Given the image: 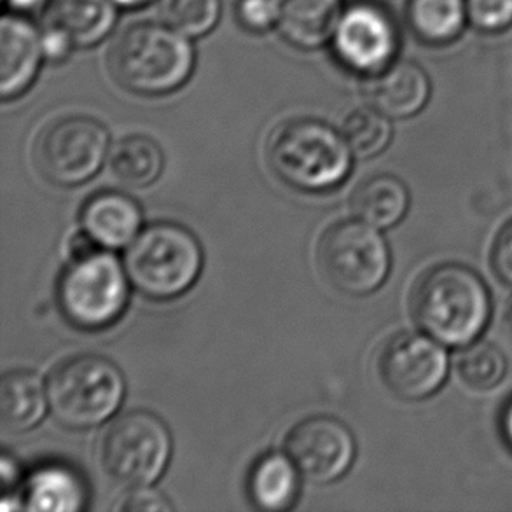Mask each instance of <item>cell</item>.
I'll list each match as a JSON object with an SVG mask.
<instances>
[{
	"label": "cell",
	"mask_w": 512,
	"mask_h": 512,
	"mask_svg": "<svg viewBox=\"0 0 512 512\" xmlns=\"http://www.w3.org/2000/svg\"><path fill=\"white\" fill-rule=\"evenodd\" d=\"M502 324H504V331H506L507 338L512 341V298L509 299L506 310H504V319H502Z\"/></svg>",
	"instance_id": "e575fe53"
},
{
	"label": "cell",
	"mask_w": 512,
	"mask_h": 512,
	"mask_svg": "<svg viewBox=\"0 0 512 512\" xmlns=\"http://www.w3.org/2000/svg\"><path fill=\"white\" fill-rule=\"evenodd\" d=\"M86 506V486L74 469L46 464L28 478L25 507L28 511L76 512Z\"/></svg>",
	"instance_id": "d6986e66"
},
{
	"label": "cell",
	"mask_w": 512,
	"mask_h": 512,
	"mask_svg": "<svg viewBox=\"0 0 512 512\" xmlns=\"http://www.w3.org/2000/svg\"><path fill=\"white\" fill-rule=\"evenodd\" d=\"M416 324L448 348L476 343L492 317V294L476 271L441 264L416 282L411 294Z\"/></svg>",
	"instance_id": "6da1fadb"
},
{
	"label": "cell",
	"mask_w": 512,
	"mask_h": 512,
	"mask_svg": "<svg viewBox=\"0 0 512 512\" xmlns=\"http://www.w3.org/2000/svg\"><path fill=\"white\" fill-rule=\"evenodd\" d=\"M343 0H278L280 35L303 51L326 46L343 13Z\"/></svg>",
	"instance_id": "2e32d148"
},
{
	"label": "cell",
	"mask_w": 512,
	"mask_h": 512,
	"mask_svg": "<svg viewBox=\"0 0 512 512\" xmlns=\"http://www.w3.org/2000/svg\"><path fill=\"white\" fill-rule=\"evenodd\" d=\"M121 511H170L172 506L168 504L161 493L154 492L147 486H137L132 493L123 497L119 504Z\"/></svg>",
	"instance_id": "f546056e"
},
{
	"label": "cell",
	"mask_w": 512,
	"mask_h": 512,
	"mask_svg": "<svg viewBox=\"0 0 512 512\" xmlns=\"http://www.w3.org/2000/svg\"><path fill=\"white\" fill-rule=\"evenodd\" d=\"M172 455L167 425L147 411H130L112 423L102 443L105 471L121 485L149 486L161 478Z\"/></svg>",
	"instance_id": "ba28073f"
},
{
	"label": "cell",
	"mask_w": 512,
	"mask_h": 512,
	"mask_svg": "<svg viewBox=\"0 0 512 512\" xmlns=\"http://www.w3.org/2000/svg\"><path fill=\"white\" fill-rule=\"evenodd\" d=\"M268 160L285 184L306 193L331 191L352 172V149L343 133L319 119H291L275 128Z\"/></svg>",
	"instance_id": "3957f363"
},
{
	"label": "cell",
	"mask_w": 512,
	"mask_h": 512,
	"mask_svg": "<svg viewBox=\"0 0 512 512\" xmlns=\"http://www.w3.org/2000/svg\"><path fill=\"white\" fill-rule=\"evenodd\" d=\"M116 21L118 4L114 0H48L42 25L62 30L76 49H88L104 42Z\"/></svg>",
	"instance_id": "9a60e30c"
},
{
	"label": "cell",
	"mask_w": 512,
	"mask_h": 512,
	"mask_svg": "<svg viewBox=\"0 0 512 512\" xmlns=\"http://www.w3.org/2000/svg\"><path fill=\"white\" fill-rule=\"evenodd\" d=\"M500 432L504 437V443L512 451V397L504 404L502 413H500Z\"/></svg>",
	"instance_id": "1f68e13d"
},
{
	"label": "cell",
	"mask_w": 512,
	"mask_h": 512,
	"mask_svg": "<svg viewBox=\"0 0 512 512\" xmlns=\"http://www.w3.org/2000/svg\"><path fill=\"white\" fill-rule=\"evenodd\" d=\"M450 359L443 343L429 334L401 333L380 353V376L402 401H423L443 387Z\"/></svg>",
	"instance_id": "8fae6325"
},
{
	"label": "cell",
	"mask_w": 512,
	"mask_h": 512,
	"mask_svg": "<svg viewBox=\"0 0 512 512\" xmlns=\"http://www.w3.org/2000/svg\"><path fill=\"white\" fill-rule=\"evenodd\" d=\"M83 228L105 249H121L135 240L142 214L128 194L102 191L86 201L81 214Z\"/></svg>",
	"instance_id": "e0dca14e"
},
{
	"label": "cell",
	"mask_w": 512,
	"mask_h": 512,
	"mask_svg": "<svg viewBox=\"0 0 512 512\" xmlns=\"http://www.w3.org/2000/svg\"><path fill=\"white\" fill-rule=\"evenodd\" d=\"M331 46L346 70L371 79L397 60L401 28L378 0H353L341 13Z\"/></svg>",
	"instance_id": "30bf717a"
},
{
	"label": "cell",
	"mask_w": 512,
	"mask_h": 512,
	"mask_svg": "<svg viewBox=\"0 0 512 512\" xmlns=\"http://www.w3.org/2000/svg\"><path fill=\"white\" fill-rule=\"evenodd\" d=\"M128 301V282L118 259L93 249L70 257L58 282V305L72 326L98 331L123 315Z\"/></svg>",
	"instance_id": "8992f818"
},
{
	"label": "cell",
	"mask_w": 512,
	"mask_h": 512,
	"mask_svg": "<svg viewBox=\"0 0 512 512\" xmlns=\"http://www.w3.org/2000/svg\"><path fill=\"white\" fill-rule=\"evenodd\" d=\"M125 397L119 367L100 355H76L49 374L48 399L58 422L70 429L102 425L118 411Z\"/></svg>",
	"instance_id": "5b68a950"
},
{
	"label": "cell",
	"mask_w": 512,
	"mask_h": 512,
	"mask_svg": "<svg viewBox=\"0 0 512 512\" xmlns=\"http://www.w3.org/2000/svg\"><path fill=\"white\" fill-rule=\"evenodd\" d=\"M42 2H48V0H7V4L13 7L14 13L21 14L41 6Z\"/></svg>",
	"instance_id": "836d02e7"
},
{
	"label": "cell",
	"mask_w": 512,
	"mask_h": 512,
	"mask_svg": "<svg viewBox=\"0 0 512 512\" xmlns=\"http://www.w3.org/2000/svg\"><path fill=\"white\" fill-rule=\"evenodd\" d=\"M299 472L319 485H329L350 471L355 439L345 423L329 416H313L298 423L285 441Z\"/></svg>",
	"instance_id": "7c38bea8"
},
{
	"label": "cell",
	"mask_w": 512,
	"mask_h": 512,
	"mask_svg": "<svg viewBox=\"0 0 512 512\" xmlns=\"http://www.w3.org/2000/svg\"><path fill=\"white\" fill-rule=\"evenodd\" d=\"M506 371V355L490 343L465 346L458 359L460 378L474 390H492L504 380Z\"/></svg>",
	"instance_id": "d4e9b609"
},
{
	"label": "cell",
	"mask_w": 512,
	"mask_h": 512,
	"mask_svg": "<svg viewBox=\"0 0 512 512\" xmlns=\"http://www.w3.org/2000/svg\"><path fill=\"white\" fill-rule=\"evenodd\" d=\"M406 23L416 41L446 48L469 27L467 0H408Z\"/></svg>",
	"instance_id": "ac0fdd59"
},
{
	"label": "cell",
	"mask_w": 512,
	"mask_h": 512,
	"mask_svg": "<svg viewBox=\"0 0 512 512\" xmlns=\"http://www.w3.org/2000/svg\"><path fill=\"white\" fill-rule=\"evenodd\" d=\"M125 264L133 287L147 298H179L200 277L203 250L191 231L158 222L135 236Z\"/></svg>",
	"instance_id": "277c9868"
},
{
	"label": "cell",
	"mask_w": 512,
	"mask_h": 512,
	"mask_svg": "<svg viewBox=\"0 0 512 512\" xmlns=\"http://www.w3.org/2000/svg\"><path fill=\"white\" fill-rule=\"evenodd\" d=\"M42 49L46 60L51 63H63L72 51L76 49L74 42L70 41L69 35L63 34L62 30L55 27L42 25Z\"/></svg>",
	"instance_id": "4dcf8cb0"
},
{
	"label": "cell",
	"mask_w": 512,
	"mask_h": 512,
	"mask_svg": "<svg viewBox=\"0 0 512 512\" xmlns=\"http://www.w3.org/2000/svg\"><path fill=\"white\" fill-rule=\"evenodd\" d=\"M409 191L394 175H373L357 186L352 196L353 214L374 228L388 229L408 214Z\"/></svg>",
	"instance_id": "ffe728a7"
},
{
	"label": "cell",
	"mask_w": 512,
	"mask_h": 512,
	"mask_svg": "<svg viewBox=\"0 0 512 512\" xmlns=\"http://www.w3.org/2000/svg\"><path fill=\"white\" fill-rule=\"evenodd\" d=\"M161 147L146 135H130L119 140L111 153V170L126 187L151 186L163 172Z\"/></svg>",
	"instance_id": "603a6c76"
},
{
	"label": "cell",
	"mask_w": 512,
	"mask_h": 512,
	"mask_svg": "<svg viewBox=\"0 0 512 512\" xmlns=\"http://www.w3.org/2000/svg\"><path fill=\"white\" fill-rule=\"evenodd\" d=\"M46 413V390L32 371H9L0 383V418L11 432L34 429Z\"/></svg>",
	"instance_id": "7402d4cb"
},
{
	"label": "cell",
	"mask_w": 512,
	"mask_h": 512,
	"mask_svg": "<svg viewBox=\"0 0 512 512\" xmlns=\"http://www.w3.org/2000/svg\"><path fill=\"white\" fill-rule=\"evenodd\" d=\"M369 104L390 119H408L427 107L432 97L429 72L413 60H395L378 76L367 79Z\"/></svg>",
	"instance_id": "5bb4252c"
},
{
	"label": "cell",
	"mask_w": 512,
	"mask_h": 512,
	"mask_svg": "<svg viewBox=\"0 0 512 512\" xmlns=\"http://www.w3.org/2000/svg\"><path fill=\"white\" fill-rule=\"evenodd\" d=\"M46 60L41 30L25 14L11 13L0 25V97L20 98L30 90Z\"/></svg>",
	"instance_id": "4fadbf2b"
},
{
	"label": "cell",
	"mask_w": 512,
	"mask_h": 512,
	"mask_svg": "<svg viewBox=\"0 0 512 512\" xmlns=\"http://www.w3.org/2000/svg\"><path fill=\"white\" fill-rule=\"evenodd\" d=\"M0 476H2V485H4V488L13 486L14 483L18 481V478H20V471H18V467H16L13 460L9 458V455L2 457V471H0Z\"/></svg>",
	"instance_id": "d6a6232c"
},
{
	"label": "cell",
	"mask_w": 512,
	"mask_h": 512,
	"mask_svg": "<svg viewBox=\"0 0 512 512\" xmlns=\"http://www.w3.org/2000/svg\"><path fill=\"white\" fill-rule=\"evenodd\" d=\"M319 266L327 282L350 296L380 289L390 271V250L378 228L364 221H341L319 243Z\"/></svg>",
	"instance_id": "52a82bcc"
},
{
	"label": "cell",
	"mask_w": 512,
	"mask_h": 512,
	"mask_svg": "<svg viewBox=\"0 0 512 512\" xmlns=\"http://www.w3.org/2000/svg\"><path fill=\"white\" fill-rule=\"evenodd\" d=\"M109 132L97 119L67 116L49 123L35 140V167L58 186H79L100 170Z\"/></svg>",
	"instance_id": "9c48e42d"
},
{
	"label": "cell",
	"mask_w": 512,
	"mask_h": 512,
	"mask_svg": "<svg viewBox=\"0 0 512 512\" xmlns=\"http://www.w3.org/2000/svg\"><path fill=\"white\" fill-rule=\"evenodd\" d=\"M236 21L249 34H264L278 25V0H238Z\"/></svg>",
	"instance_id": "83f0119b"
},
{
	"label": "cell",
	"mask_w": 512,
	"mask_h": 512,
	"mask_svg": "<svg viewBox=\"0 0 512 512\" xmlns=\"http://www.w3.org/2000/svg\"><path fill=\"white\" fill-rule=\"evenodd\" d=\"M467 16L479 34H504L512 28V0H467Z\"/></svg>",
	"instance_id": "4316f807"
},
{
	"label": "cell",
	"mask_w": 512,
	"mask_h": 512,
	"mask_svg": "<svg viewBox=\"0 0 512 512\" xmlns=\"http://www.w3.org/2000/svg\"><path fill=\"white\" fill-rule=\"evenodd\" d=\"M222 0H168V25L200 39L210 34L221 20Z\"/></svg>",
	"instance_id": "484cf974"
},
{
	"label": "cell",
	"mask_w": 512,
	"mask_h": 512,
	"mask_svg": "<svg viewBox=\"0 0 512 512\" xmlns=\"http://www.w3.org/2000/svg\"><path fill=\"white\" fill-rule=\"evenodd\" d=\"M341 133L352 153L367 160L387 149L394 130L387 114L378 111L373 105H367L346 116Z\"/></svg>",
	"instance_id": "cb8c5ba5"
},
{
	"label": "cell",
	"mask_w": 512,
	"mask_h": 512,
	"mask_svg": "<svg viewBox=\"0 0 512 512\" xmlns=\"http://www.w3.org/2000/svg\"><path fill=\"white\" fill-rule=\"evenodd\" d=\"M298 467L291 457L268 453L257 460L249 476V495L263 511H285L299 492Z\"/></svg>",
	"instance_id": "44dd1931"
},
{
	"label": "cell",
	"mask_w": 512,
	"mask_h": 512,
	"mask_svg": "<svg viewBox=\"0 0 512 512\" xmlns=\"http://www.w3.org/2000/svg\"><path fill=\"white\" fill-rule=\"evenodd\" d=\"M492 266L497 277L512 287V221L500 229L492 249Z\"/></svg>",
	"instance_id": "f1b7e54d"
},
{
	"label": "cell",
	"mask_w": 512,
	"mask_h": 512,
	"mask_svg": "<svg viewBox=\"0 0 512 512\" xmlns=\"http://www.w3.org/2000/svg\"><path fill=\"white\" fill-rule=\"evenodd\" d=\"M114 2L118 7H125V9H140L153 4L154 0H114Z\"/></svg>",
	"instance_id": "d590c367"
},
{
	"label": "cell",
	"mask_w": 512,
	"mask_h": 512,
	"mask_svg": "<svg viewBox=\"0 0 512 512\" xmlns=\"http://www.w3.org/2000/svg\"><path fill=\"white\" fill-rule=\"evenodd\" d=\"M196 51L191 37L153 21L126 28L109 51L114 81L140 97H163L193 76Z\"/></svg>",
	"instance_id": "7a4b0ae2"
}]
</instances>
